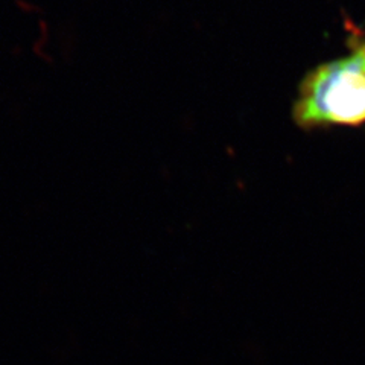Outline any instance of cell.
<instances>
[{"label": "cell", "instance_id": "obj_1", "mask_svg": "<svg viewBox=\"0 0 365 365\" xmlns=\"http://www.w3.org/2000/svg\"><path fill=\"white\" fill-rule=\"evenodd\" d=\"M347 52L307 71L297 87L291 118L311 133L365 127V32L347 21Z\"/></svg>", "mask_w": 365, "mask_h": 365}]
</instances>
